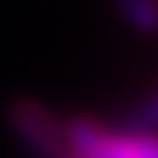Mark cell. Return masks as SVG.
I'll return each mask as SVG.
<instances>
[{
    "label": "cell",
    "instance_id": "1",
    "mask_svg": "<svg viewBox=\"0 0 158 158\" xmlns=\"http://www.w3.org/2000/svg\"><path fill=\"white\" fill-rule=\"evenodd\" d=\"M64 145L74 158H158V135L106 129L90 116L64 123Z\"/></svg>",
    "mask_w": 158,
    "mask_h": 158
},
{
    "label": "cell",
    "instance_id": "2",
    "mask_svg": "<svg viewBox=\"0 0 158 158\" xmlns=\"http://www.w3.org/2000/svg\"><path fill=\"white\" fill-rule=\"evenodd\" d=\"M10 129L32 158H64V123L35 100H16L10 106Z\"/></svg>",
    "mask_w": 158,
    "mask_h": 158
},
{
    "label": "cell",
    "instance_id": "3",
    "mask_svg": "<svg viewBox=\"0 0 158 158\" xmlns=\"http://www.w3.org/2000/svg\"><path fill=\"white\" fill-rule=\"evenodd\" d=\"M116 10L132 29L158 35V0H116Z\"/></svg>",
    "mask_w": 158,
    "mask_h": 158
},
{
    "label": "cell",
    "instance_id": "4",
    "mask_svg": "<svg viewBox=\"0 0 158 158\" xmlns=\"http://www.w3.org/2000/svg\"><path fill=\"white\" fill-rule=\"evenodd\" d=\"M126 132H139V135H158V90L148 97H142L139 103L129 110L126 116Z\"/></svg>",
    "mask_w": 158,
    "mask_h": 158
},
{
    "label": "cell",
    "instance_id": "5",
    "mask_svg": "<svg viewBox=\"0 0 158 158\" xmlns=\"http://www.w3.org/2000/svg\"><path fill=\"white\" fill-rule=\"evenodd\" d=\"M64 158H74V155H64Z\"/></svg>",
    "mask_w": 158,
    "mask_h": 158
}]
</instances>
